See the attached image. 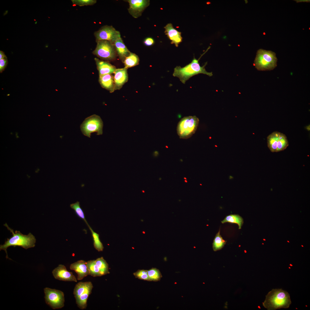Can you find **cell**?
I'll use <instances>...</instances> for the list:
<instances>
[{
  "mask_svg": "<svg viewBox=\"0 0 310 310\" xmlns=\"http://www.w3.org/2000/svg\"><path fill=\"white\" fill-rule=\"evenodd\" d=\"M208 50L207 49L198 59H197L194 57L191 62L185 66L181 67L179 66H177L174 69L173 76L178 78L184 84H185L186 82L191 78L199 74H205L210 77L212 76V72H208L205 69V67L207 64V62L202 66H201L199 63V61L201 57Z\"/></svg>",
  "mask_w": 310,
  "mask_h": 310,
  "instance_id": "1",
  "label": "cell"
},
{
  "mask_svg": "<svg viewBox=\"0 0 310 310\" xmlns=\"http://www.w3.org/2000/svg\"><path fill=\"white\" fill-rule=\"evenodd\" d=\"M291 303L289 294L282 288L272 289L266 296L262 305L268 310L288 308Z\"/></svg>",
  "mask_w": 310,
  "mask_h": 310,
  "instance_id": "2",
  "label": "cell"
},
{
  "mask_svg": "<svg viewBox=\"0 0 310 310\" xmlns=\"http://www.w3.org/2000/svg\"><path fill=\"white\" fill-rule=\"evenodd\" d=\"M4 225L7 228L12 235L9 239H7L3 244L0 245V250H4L6 254V258L11 259L8 257L7 251V248L9 247L20 246L26 249L35 246L36 239L35 237L31 233L27 235H24L19 231L16 230L14 232L13 230L10 228L6 223Z\"/></svg>",
  "mask_w": 310,
  "mask_h": 310,
  "instance_id": "3",
  "label": "cell"
},
{
  "mask_svg": "<svg viewBox=\"0 0 310 310\" xmlns=\"http://www.w3.org/2000/svg\"><path fill=\"white\" fill-rule=\"evenodd\" d=\"M277 61L274 52L260 49L257 52L254 65L258 70H271L277 66Z\"/></svg>",
  "mask_w": 310,
  "mask_h": 310,
  "instance_id": "4",
  "label": "cell"
},
{
  "mask_svg": "<svg viewBox=\"0 0 310 310\" xmlns=\"http://www.w3.org/2000/svg\"><path fill=\"white\" fill-rule=\"evenodd\" d=\"M199 119L196 116H188L182 118L177 127V133L181 139L191 137L195 132L198 125Z\"/></svg>",
  "mask_w": 310,
  "mask_h": 310,
  "instance_id": "5",
  "label": "cell"
},
{
  "mask_svg": "<svg viewBox=\"0 0 310 310\" xmlns=\"http://www.w3.org/2000/svg\"><path fill=\"white\" fill-rule=\"evenodd\" d=\"M103 122L98 115H93L86 119L80 125L82 133L85 136L90 137L91 133L96 132L98 135L102 134Z\"/></svg>",
  "mask_w": 310,
  "mask_h": 310,
  "instance_id": "6",
  "label": "cell"
},
{
  "mask_svg": "<svg viewBox=\"0 0 310 310\" xmlns=\"http://www.w3.org/2000/svg\"><path fill=\"white\" fill-rule=\"evenodd\" d=\"M96 42V47L93 52L94 55L106 60H112L115 58L117 52L114 44L106 40H101Z\"/></svg>",
  "mask_w": 310,
  "mask_h": 310,
  "instance_id": "7",
  "label": "cell"
},
{
  "mask_svg": "<svg viewBox=\"0 0 310 310\" xmlns=\"http://www.w3.org/2000/svg\"><path fill=\"white\" fill-rule=\"evenodd\" d=\"M268 146L272 152H278L284 150L288 146L286 136L283 133L275 131L267 137Z\"/></svg>",
  "mask_w": 310,
  "mask_h": 310,
  "instance_id": "8",
  "label": "cell"
},
{
  "mask_svg": "<svg viewBox=\"0 0 310 310\" xmlns=\"http://www.w3.org/2000/svg\"><path fill=\"white\" fill-rule=\"evenodd\" d=\"M44 292L46 303L53 309H61L64 306V295L62 291L46 287Z\"/></svg>",
  "mask_w": 310,
  "mask_h": 310,
  "instance_id": "9",
  "label": "cell"
},
{
  "mask_svg": "<svg viewBox=\"0 0 310 310\" xmlns=\"http://www.w3.org/2000/svg\"><path fill=\"white\" fill-rule=\"evenodd\" d=\"M96 42L101 40H108L114 44L121 38L120 33L113 26L105 25L94 33Z\"/></svg>",
  "mask_w": 310,
  "mask_h": 310,
  "instance_id": "10",
  "label": "cell"
},
{
  "mask_svg": "<svg viewBox=\"0 0 310 310\" xmlns=\"http://www.w3.org/2000/svg\"><path fill=\"white\" fill-rule=\"evenodd\" d=\"M128 12L132 17L137 18L140 17L142 13L150 4V1L147 0H129Z\"/></svg>",
  "mask_w": 310,
  "mask_h": 310,
  "instance_id": "11",
  "label": "cell"
},
{
  "mask_svg": "<svg viewBox=\"0 0 310 310\" xmlns=\"http://www.w3.org/2000/svg\"><path fill=\"white\" fill-rule=\"evenodd\" d=\"M52 273L56 279L64 281H77V279L73 273L68 271L63 265H59L53 270Z\"/></svg>",
  "mask_w": 310,
  "mask_h": 310,
  "instance_id": "12",
  "label": "cell"
},
{
  "mask_svg": "<svg viewBox=\"0 0 310 310\" xmlns=\"http://www.w3.org/2000/svg\"><path fill=\"white\" fill-rule=\"evenodd\" d=\"M70 269L74 271L77 274V279L81 280L89 275L86 261L81 260L70 264Z\"/></svg>",
  "mask_w": 310,
  "mask_h": 310,
  "instance_id": "13",
  "label": "cell"
},
{
  "mask_svg": "<svg viewBox=\"0 0 310 310\" xmlns=\"http://www.w3.org/2000/svg\"><path fill=\"white\" fill-rule=\"evenodd\" d=\"M114 80L115 90L120 89L128 80L127 69L125 67L116 69L114 72Z\"/></svg>",
  "mask_w": 310,
  "mask_h": 310,
  "instance_id": "14",
  "label": "cell"
},
{
  "mask_svg": "<svg viewBox=\"0 0 310 310\" xmlns=\"http://www.w3.org/2000/svg\"><path fill=\"white\" fill-rule=\"evenodd\" d=\"M165 33L171 40V43L177 47L178 44L182 41V38L181 32L175 29L172 24H167L164 27Z\"/></svg>",
  "mask_w": 310,
  "mask_h": 310,
  "instance_id": "15",
  "label": "cell"
},
{
  "mask_svg": "<svg viewBox=\"0 0 310 310\" xmlns=\"http://www.w3.org/2000/svg\"><path fill=\"white\" fill-rule=\"evenodd\" d=\"M94 60L99 75L114 73L116 69L115 66L107 62L100 60L97 58H95Z\"/></svg>",
  "mask_w": 310,
  "mask_h": 310,
  "instance_id": "16",
  "label": "cell"
},
{
  "mask_svg": "<svg viewBox=\"0 0 310 310\" xmlns=\"http://www.w3.org/2000/svg\"><path fill=\"white\" fill-rule=\"evenodd\" d=\"M99 81L104 88L112 92L115 90L114 78L111 74L99 75Z\"/></svg>",
  "mask_w": 310,
  "mask_h": 310,
  "instance_id": "17",
  "label": "cell"
},
{
  "mask_svg": "<svg viewBox=\"0 0 310 310\" xmlns=\"http://www.w3.org/2000/svg\"><path fill=\"white\" fill-rule=\"evenodd\" d=\"M117 53L120 59L123 61L131 52L127 48L121 38L116 40L114 43Z\"/></svg>",
  "mask_w": 310,
  "mask_h": 310,
  "instance_id": "18",
  "label": "cell"
},
{
  "mask_svg": "<svg viewBox=\"0 0 310 310\" xmlns=\"http://www.w3.org/2000/svg\"><path fill=\"white\" fill-rule=\"evenodd\" d=\"M93 287L91 282H80L76 284L73 293L75 300L84 293L88 289Z\"/></svg>",
  "mask_w": 310,
  "mask_h": 310,
  "instance_id": "19",
  "label": "cell"
},
{
  "mask_svg": "<svg viewBox=\"0 0 310 310\" xmlns=\"http://www.w3.org/2000/svg\"><path fill=\"white\" fill-rule=\"evenodd\" d=\"M139 62V58L138 56L131 52L123 61L124 67L127 69L138 65Z\"/></svg>",
  "mask_w": 310,
  "mask_h": 310,
  "instance_id": "20",
  "label": "cell"
},
{
  "mask_svg": "<svg viewBox=\"0 0 310 310\" xmlns=\"http://www.w3.org/2000/svg\"><path fill=\"white\" fill-rule=\"evenodd\" d=\"M221 222L222 224L227 222L236 224L238 225L239 229H241L243 223V220L242 218L239 215L231 214L226 216Z\"/></svg>",
  "mask_w": 310,
  "mask_h": 310,
  "instance_id": "21",
  "label": "cell"
},
{
  "mask_svg": "<svg viewBox=\"0 0 310 310\" xmlns=\"http://www.w3.org/2000/svg\"><path fill=\"white\" fill-rule=\"evenodd\" d=\"M86 263L89 275L94 277L102 276L99 268L96 264L95 260L88 261H86Z\"/></svg>",
  "mask_w": 310,
  "mask_h": 310,
  "instance_id": "22",
  "label": "cell"
},
{
  "mask_svg": "<svg viewBox=\"0 0 310 310\" xmlns=\"http://www.w3.org/2000/svg\"><path fill=\"white\" fill-rule=\"evenodd\" d=\"M226 241L224 240L220 234V229L216 234L212 243V248L214 251L221 249L226 244Z\"/></svg>",
  "mask_w": 310,
  "mask_h": 310,
  "instance_id": "23",
  "label": "cell"
},
{
  "mask_svg": "<svg viewBox=\"0 0 310 310\" xmlns=\"http://www.w3.org/2000/svg\"><path fill=\"white\" fill-rule=\"evenodd\" d=\"M95 261L102 276L110 273L108 264L103 257L98 258Z\"/></svg>",
  "mask_w": 310,
  "mask_h": 310,
  "instance_id": "24",
  "label": "cell"
},
{
  "mask_svg": "<svg viewBox=\"0 0 310 310\" xmlns=\"http://www.w3.org/2000/svg\"><path fill=\"white\" fill-rule=\"evenodd\" d=\"M88 227L92 233L94 248L98 251H102L104 247L99 239V234L94 232L90 226Z\"/></svg>",
  "mask_w": 310,
  "mask_h": 310,
  "instance_id": "25",
  "label": "cell"
},
{
  "mask_svg": "<svg viewBox=\"0 0 310 310\" xmlns=\"http://www.w3.org/2000/svg\"><path fill=\"white\" fill-rule=\"evenodd\" d=\"M70 207L74 210L75 213L78 217L84 221L88 227L90 226L85 218L84 214L80 206L79 202L77 201L75 203L71 204L70 205Z\"/></svg>",
  "mask_w": 310,
  "mask_h": 310,
  "instance_id": "26",
  "label": "cell"
},
{
  "mask_svg": "<svg viewBox=\"0 0 310 310\" xmlns=\"http://www.w3.org/2000/svg\"><path fill=\"white\" fill-rule=\"evenodd\" d=\"M148 274L150 281H159L162 276L159 270L156 268H152L148 270Z\"/></svg>",
  "mask_w": 310,
  "mask_h": 310,
  "instance_id": "27",
  "label": "cell"
},
{
  "mask_svg": "<svg viewBox=\"0 0 310 310\" xmlns=\"http://www.w3.org/2000/svg\"><path fill=\"white\" fill-rule=\"evenodd\" d=\"M136 278L140 279L150 281L148 274V270H138L133 273Z\"/></svg>",
  "mask_w": 310,
  "mask_h": 310,
  "instance_id": "28",
  "label": "cell"
},
{
  "mask_svg": "<svg viewBox=\"0 0 310 310\" xmlns=\"http://www.w3.org/2000/svg\"><path fill=\"white\" fill-rule=\"evenodd\" d=\"M71 1L73 4L80 6L91 5L96 2V0H71Z\"/></svg>",
  "mask_w": 310,
  "mask_h": 310,
  "instance_id": "29",
  "label": "cell"
},
{
  "mask_svg": "<svg viewBox=\"0 0 310 310\" xmlns=\"http://www.w3.org/2000/svg\"><path fill=\"white\" fill-rule=\"evenodd\" d=\"M7 64L8 61L6 56L0 59V73H2L4 70Z\"/></svg>",
  "mask_w": 310,
  "mask_h": 310,
  "instance_id": "30",
  "label": "cell"
},
{
  "mask_svg": "<svg viewBox=\"0 0 310 310\" xmlns=\"http://www.w3.org/2000/svg\"><path fill=\"white\" fill-rule=\"evenodd\" d=\"M154 40L152 38L148 37L145 39L144 43V44L147 46H151L154 43Z\"/></svg>",
  "mask_w": 310,
  "mask_h": 310,
  "instance_id": "31",
  "label": "cell"
},
{
  "mask_svg": "<svg viewBox=\"0 0 310 310\" xmlns=\"http://www.w3.org/2000/svg\"><path fill=\"white\" fill-rule=\"evenodd\" d=\"M6 57V56L4 54V53L2 51H0V59L4 58Z\"/></svg>",
  "mask_w": 310,
  "mask_h": 310,
  "instance_id": "32",
  "label": "cell"
},
{
  "mask_svg": "<svg viewBox=\"0 0 310 310\" xmlns=\"http://www.w3.org/2000/svg\"><path fill=\"white\" fill-rule=\"evenodd\" d=\"M295 1H297V2H309L310 1L309 0H296Z\"/></svg>",
  "mask_w": 310,
  "mask_h": 310,
  "instance_id": "33",
  "label": "cell"
},
{
  "mask_svg": "<svg viewBox=\"0 0 310 310\" xmlns=\"http://www.w3.org/2000/svg\"><path fill=\"white\" fill-rule=\"evenodd\" d=\"M310 125H309L307 126L306 127V129L308 131H310Z\"/></svg>",
  "mask_w": 310,
  "mask_h": 310,
  "instance_id": "34",
  "label": "cell"
},
{
  "mask_svg": "<svg viewBox=\"0 0 310 310\" xmlns=\"http://www.w3.org/2000/svg\"><path fill=\"white\" fill-rule=\"evenodd\" d=\"M185 182H187V181L186 180H185Z\"/></svg>",
  "mask_w": 310,
  "mask_h": 310,
  "instance_id": "35",
  "label": "cell"
},
{
  "mask_svg": "<svg viewBox=\"0 0 310 310\" xmlns=\"http://www.w3.org/2000/svg\"><path fill=\"white\" fill-rule=\"evenodd\" d=\"M184 179H185V180H186V179H186V178H185V177H184Z\"/></svg>",
  "mask_w": 310,
  "mask_h": 310,
  "instance_id": "36",
  "label": "cell"
},
{
  "mask_svg": "<svg viewBox=\"0 0 310 310\" xmlns=\"http://www.w3.org/2000/svg\"><path fill=\"white\" fill-rule=\"evenodd\" d=\"M290 266H292V265H291V264H290Z\"/></svg>",
  "mask_w": 310,
  "mask_h": 310,
  "instance_id": "37",
  "label": "cell"
},
{
  "mask_svg": "<svg viewBox=\"0 0 310 310\" xmlns=\"http://www.w3.org/2000/svg\"><path fill=\"white\" fill-rule=\"evenodd\" d=\"M264 241L266 240L265 239H264Z\"/></svg>",
  "mask_w": 310,
  "mask_h": 310,
  "instance_id": "38",
  "label": "cell"
},
{
  "mask_svg": "<svg viewBox=\"0 0 310 310\" xmlns=\"http://www.w3.org/2000/svg\"><path fill=\"white\" fill-rule=\"evenodd\" d=\"M287 242H289V241H287Z\"/></svg>",
  "mask_w": 310,
  "mask_h": 310,
  "instance_id": "39",
  "label": "cell"
},
{
  "mask_svg": "<svg viewBox=\"0 0 310 310\" xmlns=\"http://www.w3.org/2000/svg\"><path fill=\"white\" fill-rule=\"evenodd\" d=\"M289 268H290V267H289Z\"/></svg>",
  "mask_w": 310,
  "mask_h": 310,
  "instance_id": "40",
  "label": "cell"
},
{
  "mask_svg": "<svg viewBox=\"0 0 310 310\" xmlns=\"http://www.w3.org/2000/svg\"><path fill=\"white\" fill-rule=\"evenodd\" d=\"M143 192H144V191H143Z\"/></svg>",
  "mask_w": 310,
  "mask_h": 310,
  "instance_id": "41",
  "label": "cell"
},
{
  "mask_svg": "<svg viewBox=\"0 0 310 310\" xmlns=\"http://www.w3.org/2000/svg\"><path fill=\"white\" fill-rule=\"evenodd\" d=\"M302 247H303V245H302Z\"/></svg>",
  "mask_w": 310,
  "mask_h": 310,
  "instance_id": "42",
  "label": "cell"
}]
</instances>
